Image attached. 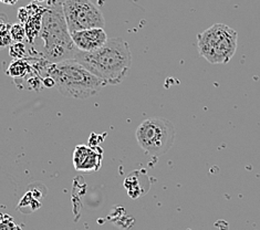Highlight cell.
<instances>
[{"label": "cell", "instance_id": "11", "mask_svg": "<svg viewBox=\"0 0 260 230\" xmlns=\"http://www.w3.org/2000/svg\"><path fill=\"white\" fill-rule=\"evenodd\" d=\"M0 230H19V227L16 225L14 219L7 217L5 220L0 221Z\"/></svg>", "mask_w": 260, "mask_h": 230}, {"label": "cell", "instance_id": "1", "mask_svg": "<svg viewBox=\"0 0 260 230\" xmlns=\"http://www.w3.org/2000/svg\"><path fill=\"white\" fill-rule=\"evenodd\" d=\"M73 59L102 80L105 85L121 83L132 67L129 47L122 38L108 39L104 46L91 52L78 50Z\"/></svg>", "mask_w": 260, "mask_h": 230}, {"label": "cell", "instance_id": "6", "mask_svg": "<svg viewBox=\"0 0 260 230\" xmlns=\"http://www.w3.org/2000/svg\"><path fill=\"white\" fill-rule=\"evenodd\" d=\"M66 21L70 34L74 31L103 28L104 16L90 0H64L62 4Z\"/></svg>", "mask_w": 260, "mask_h": 230}, {"label": "cell", "instance_id": "8", "mask_svg": "<svg viewBox=\"0 0 260 230\" xmlns=\"http://www.w3.org/2000/svg\"><path fill=\"white\" fill-rule=\"evenodd\" d=\"M72 40L80 51L91 52L98 50L108 41V36L103 28H91L74 31L71 34Z\"/></svg>", "mask_w": 260, "mask_h": 230}, {"label": "cell", "instance_id": "5", "mask_svg": "<svg viewBox=\"0 0 260 230\" xmlns=\"http://www.w3.org/2000/svg\"><path fill=\"white\" fill-rule=\"evenodd\" d=\"M138 144L153 157L163 156L175 141V128L172 122L160 117H151L142 122L135 130Z\"/></svg>", "mask_w": 260, "mask_h": 230}, {"label": "cell", "instance_id": "12", "mask_svg": "<svg viewBox=\"0 0 260 230\" xmlns=\"http://www.w3.org/2000/svg\"><path fill=\"white\" fill-rule=\"evenodd\" d=\"M45 84L47 86H49V88H51V86H54V81L52 80V78L48 76V78L45 80Z\"/></svg>", "mask_w": 260, "mask_h": 230}, {"label": "cell", "instance_id": "14", "mask_svg": "<svg viewBox=\"0 0 260 230\" xmlns=\"http://www.w3.org/2000/svg\"><path fill=\"white\" fill-rule=\"evenodd\" d=\"M35 2H37V3H45V2H48V0H35Z\"/></svg>", "mask_w": 260, "mask_h": 230}, {"label": "cell", "instance_id": "2", "mask_svg": "<svg viewBox=\"0 0 260 230\" xmlns=\"http://www.w3.org/2000/svg\"><path fill=\"white\" fill-rule=\"evenodd\" d=\"M47 74L54 81L61 94L77 100H88L102 90L105 83L80 64L76 59H68L47 68Z\"/></svg>", "mask_w": 260, "mask_h": 230}, {"label": "cell", "instance_id": "9", "mask_svg": "<svg viewBox=\"0 0 260 230\" xmlns=\"http://www.w3.org/2000/svg\"><path fill=\"white\" fill-rule=\"evenodd\" d=\"M27 64L22 61H16L15 63H12L11 67L8 69V73L12 77H21L26 73Z\"/></svg>", "mask_w": 260, "mask_h": 230}, {"label": "cell", "instance_id": "3", "mask_svg": "<svg viewBox=\"0 0 260 230\" xmlns=\"http://www.w3.org/2000/svg\"><path fill=\"white\" fill-rule=\"evenodd\" d=\"M39 37L43 42L41 53L51 63L73 59L78 51L68 28L62 4L45 8Z\"/></svg>", "mask_w": 260, "mask_h": 230}, {"label": "cell", "instance_id": "13", "mask_svg": "<svg viewBox=\"0 0 260 230\" xmlns=\"http://www.w3.org/2000/svg\"><path fill=\"white\" fill-rule=\"evenodd\" d=\"M18 2H19V0H0V3L6 4V5H10V6L17 4Z\"/></svg>", "mask_w": 260, "mask_h": 230}, {"label": "cell", "instance_id": "4", "mask_svg": "<svg viewBox=\"0 0 260 230\" xmlns=\"http://www.w3.org/2000/svg\"><path fill=\"white\" fill-rule=\"evenodd\" d=\"M238 35L224 23H215L197 35V48L202 57L212 64H224L236 53Z\"/></svg>", "mask_w": 260, "mask_h": 230}, {"label": "cell", "instance_id": "10", "mask_svg": "<svg viewBox=\"0 0 260 230\" xmlns=\"http://www.w3.org/2000/svg\"><path fill=\"white\" fill-rule=\"evenodd\" d=\"M10 36L11 39L15 41H22L24 39V36H26V30L22 27V24L16 23L12 24L10 27Z\"/></svg>", "mask_w": 260, "mask_h": 230}, {"label": "cell", "instance_id": "7", "mask_svg": "<svg viewBox=\"0 0 260 230\" xmlns=\"http://www.w3.org/2000/svg\"><path fill=\"white\" fill-rule=\"evenodd\" d=\"M73 166L78 172H96L102 165V150L86 145H78L72 156Z\"/></svg>", "mask_w": 260, "mask_h": 230}]
</instances>
